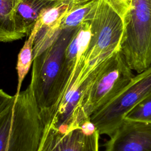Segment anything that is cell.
I'll return each instance as SVG.
<instances>
[{
  "instance_id": "1",
  "label": "cell",
  "mask_w": 151,
  "mask_h": 151,
  "mask_svg": "<svg viewBox=\"0 0 151 151\" xmlns=\"http://www.w3.org/2000/svg\"><path fill=\"white\" fill-rule=\"evenodd\" d=\"M76 30H62L56 41L33 59L29 85L42 120L50 116L65 95L64 55Z\"/></svg>"
},
{
  "instance_id": "2",
  "label": "cell",
  "mask_w": 151,
  "mask_h": 151,
  "mask_svg": "<svg viewBox=\"0 0 151 151\" xmlns=\"http://www.w3.org/2000/svg\"><path fill=\"white\" fill-rule=\"evenodd\" d=\"M0 116V151H38L43 123L30 85Z\"/></svg>"
},
{
  "instance_id": "3",
  "label": "cell",
  "mask_w": 151,
  "mask_h": 151,
  "mask_svg": "<svg viewBox=\"0 0 151 151\" xmlns=\"http://www.w3.org/2000/svg\"><path fill=\"white\" fill-rule=\"evenodd\" d=\"M122 20L120 51L129 67L140 73L151 67V0H132Z\"/></svg>"
},
{
  "instance_id": "4",
  "label": "cell",
  "mask_w": 151,
  "mask_h": 151,
  "mask_svg": "<svg viewBox=\"0 0 151 151\" xmlns=\"http://www.w3.org/2000/svg\"><path fill=\"white\" fill-rule=\"evenodd\" d=\"M90 20L91 37L83 57L80 78L120 51L123 29L122 18L106 0L99 1Z\"/></svg>"
},
{
  "instance_id": "5",
  "label": "cell",
  "mask_w": 151,
  "mask_h": 151,
  "mask_svg": "<svg viewBox=\"0 0 151 151\" xmlns=\"http://www.w3.org/2000/svg\"><path fill=\"white\" fill-rule=\"evenodd\" d=\"M133 71L120 51L103 63L83 101L81 124L90 120L95 111L112 100L131 81L135 76Z\"/></svg>"
},
{
  "instance_id": "6",
  "label": "cell",
  "mask_w": 151,
  "mask_h": 151,
  "mask_svg": "<svg viewBox=\"0 0 151 151\" xmlns=\"http://www.w3.org/2000/svg\"><path fill=\"white\" fill-rule=\"evenodd\" d=\"M151 95V67L137 73L112 100L95 111L90 120L99 134L110 136L127 114Z\"/></svg>"
},
{
  "instance_id": "7",
  "label": "cell",
  "mask_w": 151,
  "mask_h": 151,
  "mask_svg": "<svg viewBox=\"0 0 151 151\" xmlns=\"http://www.w3.org/2000/svg\"><path fill=\"white\" fill-rule=\"evenodd\" d=\"M99 136L90 120L66 132L43 124L38 151H99Z\"/></svg>"
},
{
  "instance_id": "8",
  "label": "cell",
  "mask_w": 151,
  "mask_h": 151,
  "mask_svg": "<svg viewBox=\"0 0 151 151\" xmlns=\"http://www.w3.org/2000/svg\"><path fill=\"white\" fill-rule=\"evenodd\" d=\"M105 143V151H151V123L124 119Z\"/></svg>"
},
{
  "instance_id": "9",
  "label": "cell",
  "mask_w": 151,
  "mask_h": 151,
  "mask_svg": "<svg viewBox=\"0 0 151 151\" xmlns=\"http://www.w3.org/2000/svg\"><path fill=\"white\" fill-rule=\"evenodd\" d=\"M64 0H22L14 17L15 27L19 38L29 35L41 14Z\"/></svg>"
},
{
  "instance_id": "10",
  "label": "cell",
  "mask_w": 151,
  "mask_h": 151,
  "mask_svg": "<svg viewBox=\"0 0 151 151\" xmlns=\"http://www.w3.org/2000/svg\"><path fill=\"white\" fill-rule=\"evenodd\" d=\"M22 0H0V42L19 40L15 27L16 9Z\"/></svg>"
},
{
  "instance_id": "11",
  "label": "cell",
  "mask_w": 151,
  "mask_h": 151,
  "mask_svg": "<svg viewBox=\"0 0 151 151\" xmlns=\"http://www.w3.org/2000/svg\"><path fill=\"white\" fill-rule=\"evenodd\" d=\"M100 0H92L70 8L61 22L62 30H76L81 24L90 20L96 11Z\"/></svg>"
},
{
  "instance_id": "12",
  "label": "cell",
  "mask_w": 151,
  "mask_h": 151,
  "mask_svg": "<svg viewBox=\"0 0 151 151\" xmlns=\"http://www.w3.org/2000/svg\"><path fill=\"white\" fill-rule=\"evenodd\" d=\"M34 28L35 33L33 41V59L51 46L58 39L62 31L60 26L42 25L38 21Z\"/></svg>"
},
{
  "instance_id": "13",
  "label": "cell",
  "mask_w": 151,
  "mask_h": 151,
  "mask_svg": "<svg viewBox=\"0 0 151 151\" xmlns=\"http://www.w3.org/2000/svg\"><path fill=\"white\" fill-rule=\"evenodd\" d=\"M35 33V30L33 28L29 35V38L25 42L18 56L16 67L18 75V85L15 94H18L21 92L22 81L28 73L30 66L33 61V41Z\"/></svg>"
},
{
  "instance_id": "14",
  "label": "cell",
  "mask_w": 151,
  "mask_h": 151,
  "mask_svg": "<svg viewBox=\"0 0 151 151\" xmlns=\"http://www.w3.org/2000/svg\"><path fill=\"white\" fill-rule=\"evenodd\" d=\"M124 119L151 123V95L133 107Z\"/></svg>"
},
{
  "instance_id": "15",
  "label": "cell",
  "mask_w": 151,
  "mask_h": 151,
  "mask_svg": "<svg viewBox=\"0 0 151 151\" xmlns=\"http://www.w3.org/2000/svg\"><path fill=\"white\" fill-rule=\"evenodd\" d=\"M110 6L123 19L127 11L132 0H106Z\"/></svg>"
},
{
  "instance_id": "16",
  "label": "cell",
  "mask_w": 151,
  "mask_h": 151,
  "mask_svg": "<svg viewBox=\"0 0 151 151\" xmlns=\"http://www.w3.org/2000/svg\"><path fill=\"white\" fill-rule=\"evenodd\" d=\"M15 96H11L0 88V116L15 101Z\"/></svg>"
},
{
  "instance_id": "17",
  "label": "cell",
  "mask_w": 151,
  "mask_h": 151,
  "mask_svg": "<svg viewBox=\"0 0 151 151\" xmlns=\"http://www.w3.org/2000/svg\"><path fill=\"white\" fill-rule=\"evenodd\" d=\"M68 1L70 2V8H71V7L76 6L77 5L83 4V3H86V2H89V1H92V0H68Z\"/></svg>"
}]
</instances>
